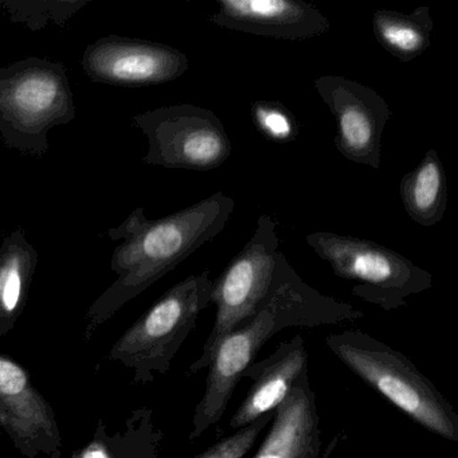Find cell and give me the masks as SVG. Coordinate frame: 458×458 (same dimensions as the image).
<instances>
[{
    "label": "cell",
    "mask_w": 458,
    "mask_h": 458,
    "mask_svg": "<svg viewBox=\"0 0 458 458\" xmlns=\"http://www.w3.org/2000/svg\"><path fill=\"white\" fill-rule=\"evenodd\" d=\"M313 88L336 122L337 151L350 162L379 170L383 132L393 114L385 98L343 76H320Z\"/></svg>",
    "instance_id": "obj_9"
},
{
    "label": "cell",
    "mask_w": 458,
    "mask_h": 458,
    "mask_svg": "<svg viewBox=\"0 0 458 458\" xmlns=\"http://www.w3.org/2000/svg\"><path fill=\"white\" fill-rule=\"evenodd\" d=\"M305 242L337 277L355 281L351 293L386 312L407 304L414 294L428 291L433 277L398 251L374 241L332 232L310 233Z\"/></svg>",
    "instance_id": "obj_6"
},
{
    "label": "cell",
    "mask_w": 458,
    "mask_h": 458,
    "mask_svg": "<svg viewBox=\"0 0 458 458\" xmlns=\"http://www.w3.org/2000/svg\"><path fill=\"white\" fill-rule=\"evenodd\" d=\"M277 226L272 216H259L249 242L213 281L211 304L216 308V321L199 358L190 366L189 374L208 369L222 340L259 312L275 277L276 259L280 251Z\"/></svg>",
    "instance_id": "obj_7"
},
{
    "label": "cell",
    "mask_w": 458,
    "mask_h": 458,
    "mask_svg": "<svg viewBox=\"0 0 458 458\" xmlns=\"http://www.w3.org/2000/svg\"><path fill=\"white\" fill-rule=\"evenodd\" d=\"M273 418H275V411L267 412L254 422L238 428L232 436L211 445L205 452L192 458H243L250 452L254 442L267 425L272 422Z\"/></svg>",
    "instance_id": "obj_20"
},
{
    "label": "cell",
    "mask_w": 458,
    "mask_h": 458,
    "mask_svg": "<svg viewBox=\"0 0 458 458\" xmlns=\"http://www.w3.org/2000/svg\"><path fill=\"white\" fill-rule=\"evenodd\" d=\"M38 259L23 227L6 235L0 245V334L12 329L25 310Z\"/></svg>",
    "instance_id": "obj_15"
},
{
    "label": "cell",
    "mask_w": 458,
    "mask_h": 458,
    "mask_svg": "<svg viewBox=\"0 0 458 458\" xmlns=\"http://www.w3.org/2000/svg\"><path fill=\"white\" fill-rule=\"evenodd\" d=\"M81 66L96 84L143 88L178 80L190 61L181 50L160 42L108 36L85 49Z\"/></svg>",
    "instance_id": "obj_10"
},
{
    "label": "cell",
    "mask_w": 458,
    "mask_h": 458,
    "mask_svg": "<svg viewBox=\"0 0 458 458\" xmlns=\"http://www.w3.org/2000/svg\"><path fill=\"white\" fill-rule=\"evenodd\" d=\"M326 344L351 371L418 425L447 441H458L454 407L406 355L359 329L328 335Z\"/></svg>",
    "instance_id": "obj_3"
},
{
    "label": "cell",
    "mask_w": 458,
    "mask_h": 458,
    "mask_svg": "<svg viewBox=\"0 0 458 458\" xmlns=\"http://www.w3.org/2000/svg\"><path fill=\"white\" fill-rule=\"evenodd\" d=\"M87 4L88 0H0V12L4 10L12 22L37 31L49 23L64 28Z\"/></svg>",
    "instance_id": "obj_18"
},
{
    "label": "cell",
    "mask_w": 458,
    "mask_h": 458,
    "mask_svg": "<svg viewBox=\"0 0 458 458\" xmlns=\"http://www.w3.org/2000/svg\"><path fill=\"white\" fill-rule=\"evenodd\" d=\"M361 318V310L308 285L285 254L278 251L272 288L259 312L222 340L208 364L205 393L195 407L190 439L199 438L221 420L243 371L270 337L283 329L318 328Z\"/></svg>",
    "instance_id": "obj_2"
},
{
    "label": "cell",
    "mask_w": 458,
    "mask_h": 458,
    "mask_svg": "<svg viewBox=\"0 0 458 458\" xmlns=\"http://www.w3.org/2000/svg\"><path fill=\"white\" fill-rule=\"evenodd\" d=\"M404 210L420 226L438 225L447 208V179L441 157L434 149L426 152L415 170L399 184Z\"/></svg>",
    "instance_id": "obj_16"
},
{
    "label": "cell",
    "mask_w": 458,
    "mask_h": 458,
    "mask_svg": "<svg viewBox=\"0 0 458 458\" xmlns=\"http://www.w3.org/2000/svg\"><path fill=\"white\" fill-rule=\"evenodd\" d=\"M372 30L388 55L401 63H411L430 47L434 30L430 7H418L410 14L395 10H377L372 15Z\"/></svg>",
    "instance_id": "obj_17"
},
{
    "label": "cell",
    "mask_w": 458,
    "mask_h": 458,
    "mask_svg": "<svg viewBox=\"0 0 458 458\" xmlns=\"http://www.w3.org/2000/svg\"><path fill=\"white\" fill-rule=\"evenodd\" d=\"M234 208L233 198L216 192L159 219H149L144 208H135L123 224L109 229V240L120 241L111 259L117 278L88 310L85 337L89 339L120 308L213 241Z\"/></svg>",
    "instance_id": "obj_1"
},
{
    "label": "cell",
    "mask_w": 458,
    "mask_h": 458,
    "mask_svg": "<svg viewBox=\"0 0 458 458\" xmlns=\"http://www.w3.org/2000/svg\"><path fill=\"white\" fill-rule=\"evenodd\" d=\"M76 114L63 63L29 57L0 66V136L7 148L44 157L50 131L73 122Z\"/></svg>",
    "instance_id": "obj_4"
},
{
    "label": "cell",
    "mask_w": 458,
    "mask_h": 458,
    "mask_svg": "<svg viewBox=\"0 0 458 458\" xmlns=\"http://www.w3.org/2000/svg\"><path fill=\"white\" fill-rule=\"evenodd\" d=\"M0 426L26 457L60 454L61 434L47 399L20 364L0 353Z\"/></svg>",
    "instance_id": "obj_11"
},
{
    "label": "cell",
    "mask_w": 458,
    "mask_h": 458,
    "mask_svg": "<svg viewBox=\"0 0 458 458\" xmlns=\"http://www.w3.org/2000/svg\"><path fill=\"white\" fill-rule=\"evenodd\" d=\"M272 422L254 458H318L323 433L308 371L276 407Z\"/></svg>",
    "instance_id": "obj_14"
},
{
    "label": "cell",
    "mask_w": 458,
    "mask_h": 458,
    "mask_svg": "<svg viewBox=\"0 0 458 458\" xmlns=\"http://www.w3.org/2000/svg\"><path fill=\"white\" fill-rule=\"evenodd\" d=\"M305 371H308V351L300 335L281 342L264 360L249 364L242 377L250 379V387L230 420V428L238 430L275 411Z\"/></svg>",
    "instance_id": "obj_13"
},
{
    "label": "cell",
    "mask_w": 458,
    "mask_h": 458,
    "mask_svg": "<svg viewBox=\"0 0 458 458\" xmlns=\"http://www.w3.org/2000/svg\"><path fill=\"white\" fill-rule=\"evenodd\" d=\"M250 111L257 131L267 140L289 144L299 138V123L281 101H254Z\"/></svg>",
    "instance_id": "obj_19"
},
{
    "label": "cell",
    "mask_w": 458,
    "mask_h": 458,
    "mask_svg": "<svg viewBox=\"0 0 458 458\" xmlns=\"http://www.w3.org/2000/svg\"><path fill=\"white\" fill-rule=\"evenodd\" d=\"M211 291L210 270L175 284L117 340L109 359L132 369L136 382L167 374L200 313L210 307Z\"/></svg>",
    "instance_id": "obj_5"
},
{
    "label": "cell",
    "mask_w": 458,
    "mask_h": 458,
    "mask_svg": "<svg viewBox=\"0 0 458 458\" xmlns=\"http://www.w3.org/2000/svg\"><path fill=\"white\" fill-rule=\"evenodd\" d=\"M148 140V165L206 173L225 165L232 141L213 111L191 104L162 106L132 117Z\"/></svg>",
    "instance_id": "obj_8"
},
{
    "label": "cell",
    "mask_w": 458,
    "mask_h": 458,
    "mask_svg": "<svg viewBox=\"0 0 458 458\" xmlns=\"http://www.w3.org/2000/svg\"><path fill=\"white\" fill-rule=\"evenodd\" d=\"M218 28L281 41H305L331 30L328 18L304 0H216Z\"/></svg>",
    "instance_id": "obj_12"
},
{
    "label": "cell",
    "mask_w": 458,
    "mask_h": 458,
    "mask_svg": "<svg viewBox=\"0 0 458 458\" xmlns=\"http://www.w3.org/2000/svg\"><path fill=\"white\" fill-rule=\"evenodd\" d=\"M76 458H114L112 447L109 446L108 439L106 437H98L96 434L93 441L84 447Z\"/></svg>",
    "instance_id": "obj_21"
}]
</instances>
